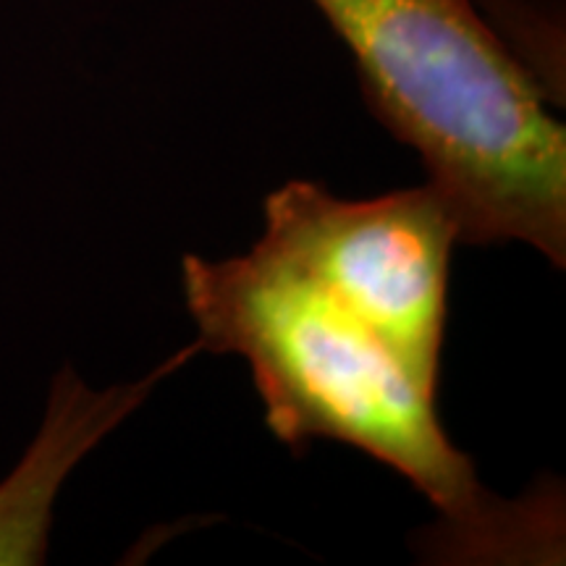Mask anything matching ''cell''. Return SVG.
Segmentation results:
<instances>
[{"mask_svg": "<svg viewBox=\"0 0 566 566\" xmlns=\"http://www.w3.org/2000/svg\"><path fill=\"white\" fill-rule=\"evenodd\" d=\"M181 275L200 349L250 365L268 430L283 446L338 441L391 467L438 509L457 554L537 551L546 514L485 491L446 436L436 396L313 281L258 244L229 260L187 254Z\"/></svg>", "mask_w": 566, "mask_h": 566, "instance_id": "6da1fadb", "label": "cell"}, {"mask_svg": "<svg viewBox=\"0 0 566 566\" xmlns=\"http://www.w3.org/2000/svg\"><path fill=\"white\" fill-rule=\"evenodd\" d=\"M357 63L365 101L412 147L459 244L566 263V129L472 0H313Z\"/></svg>", "mask_w": 566, "mask_h": 566, "instance_id": "7a4b0ae2", "label": "cell"}, {"mask_svg": "<svg viewBox=\"0 0 566 566\" xmlns=\"http://www.w3.org/2000/svg\"><path fill=\"white\" fill-rule=\"evenodd\" d=\"M258 247L294 268L378 338L428 394L438 391L459 229L430 184L342 200L313 181L265 197Z\"/></svg>", "mask_w": 566, "mask_h": 566, "instance_id": "3957f363", "label": "cell"}, {"mask_svg": "<svg viewBox=\"0 0 566 566\" xmlns=\"http://www.w3.org/2000/svg\"><path fill=\"white\" fill-rule=\"evenodd\" d=\"M197 349L200 344L176 354L171 363L160 365V370L147 375L137 386L105 394H92L69 367L59 373L38 441L0 485V564L30 566L45 562L55 495L71 467Z\"/></svg>", "mask_w": 566, "mask_h": 566, "instance_id": "277c9868", "label": "cell"}]
</instances>
